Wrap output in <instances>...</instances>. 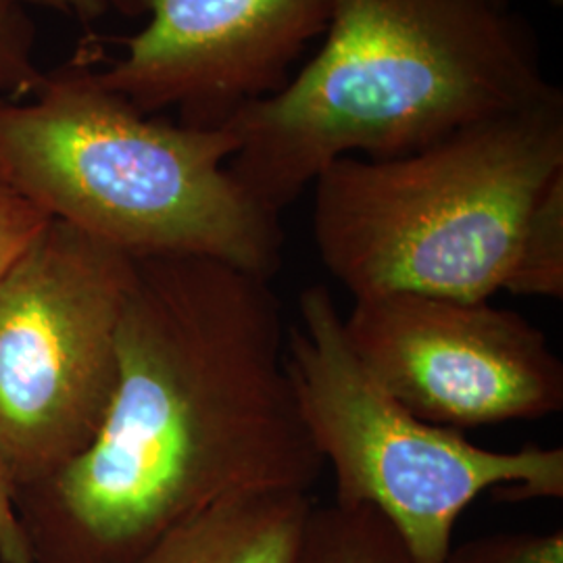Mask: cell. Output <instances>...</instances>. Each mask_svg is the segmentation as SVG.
<instances>
[{"mask_svg": "<svg viewBox=\"0 0 563 563\" xmlns=\"http://www.w3.org/2000/svg\"><path fill=\"white\" fill-rule=\"evenodd\" d=\"M272 280L201 257H142L118 384L74 462L13 493L30 563H134L228 497L311 493L325 470L286 374Z\"/></svg>", "mask_w": 563, "mask_h": 563, "instance_id": "1", "label": "cell"}, {"mask_svg": "<svg viewBox=\"0 0 563 563\" xmlns=\"http://www.w3.org/2000/svg\"><path fill=\"white\" fill-rule=\"evenodd\" d=\"M530 21L497 0H332L280 92L225 123L230 174L280 213L341 157L388 159L551 97Z\"/></svg>", "mask_w": 563, "mask_h": 563, "instance_id": "2", "label": "cell"}, {"mask_svg": "<svg viewBox=\"0 0 563 563\" xmlns=\"http://www.w3.org/2000/svg\"><path fill=\"white\" fill-rule=\"evenodd\" d=\"M230 128L144 115L86 63L0 101V169L53 220L142 257H201L272 280L282 216L236 180Z\"/></svg>", "mask_w": 563, "mask_h": 563, "instance_id": "3", "label": "cell"}, {"mask_svg": "<svg viewBox=\"0 0 563 563\" xmlns=\"http://www.w3.org/2000/svg\"><path fill=\"white\" fill-rule=\"evenodd\" d=\"M563 174V92L465 125L413 153L341 157L313 186V241L353 297L488 301L523 225Z\"/></svg>", "mask_w": 563, "mask_h": 563, "instance_id": "4", "label": "cell"}, {"mask_svg": "<svg viewBox=\"0 0 563 563\" xmlns=\"http://www.w3.org/2000/svg\"><path fill=\"white\" fill-rule=\"evenodd\" d=\"M286 374L302 423L334 474V504L372 507L413 563H444L463 511L499 499H562V446L493 451L423 422L351 351L332 292L313 284L286 328Z\"/></svg>", "mask_w": 563, "mask_h": 563, "instance_id": "5", "label": "cell"}, {"mask_svg": "<svg viewBox=\"0 0 563 563\" xmlns=\"http://www.w3.org/2000/svg\"><path fill=\"white\" fill-rule=\"evenodd\" d=\"M134 276V257L51 220L0 280V467L11 493L51 478L97 437Z\"/></svg>", "mask_w": 563, "mask_h": 563, "instance_id": "6", "label": "cell"}, {"mask_svg": "<svg viewBox=\"0 0 563 563\" xmlns=\"http://www.w3.org/2000/svg\"><path fill=\"white\" fill-rule=\"evenodd\" d=\"M342 325L363 367L423 422L462 432L562 411L563 362L518 311L393 292L353 299Z\"/></svg>", "mask_w": 563, "mask_h": 563, "instance_id": "7", "label": "cell"}, {"mask_svg": "<svg viewBox=\"0 0 563 563\" xmlns=\"http://www.w3.org/2000/svg\"><path fill=\"white\" fill-rule=\"evenodd\" d=\"M146 18L97 80L144 115L178 109L180 123L222 128L288 84L330 20L332 0H107Z\"/></svg>", "mask_w": 563, "mask_h": 563, "instance_id": "8", "label": "cell"}, {"mask_svg": "<svg viewBox=\"0 0 563 563\" xmlns=\"http://www.w3.org/2000/svg\"><path fill=\"white\" fill-rule=\"evenodd\" d=\"M309 493L228 497L172 528L134 563H299Z\"/></svg>", "mask_w": 563, "mask_h": 563, "instance_id": "9", "label": "cell"}, {"mask_svg": "<svg viewBox=\"0 0 563 563\" xmlns=\"http://www.w3.org/2000/svg\"><path fill=\"white\" fill-rule=\"evenodd\" d=\"M299 563H413L383 514L372 507H313Z\"/></svg>", "mask_w": 563, "mask_h": 563, "instance_id": "10", "label": "cell"}, {"mask_svg": "<svg viewBox=\"0 0 563 563\" xmlns=\"http://www.w3.org/2000/svg\"><path fill=\"white\" fill-rule=\"evenodd\" d=\"M504 290L562 301L563 174L549 181L523 225Z\"/></svg>", "mask_w": 563, "mask_h": 563, "instance_id": "11", "label": "cell"}, {"mask_svg": "<svg viewBox=\"0 0 563 563\" xmlns=\"http://www.w3.org/2000/svg\"><path fill=\"white\" fill-rule=\"evenodd\" d=\"M36 25L23 4L0 0V95L34 97L46 76L34 59Z\"/></svg>", "mask_w": 563, "mask_h": 563, "instance_id": "12", "label": "cell"}, {"mask_svg": "<svg viewBox=\"0 0 563 563\" xmlns=\"http://www.w3.org/2000/svg\"><path fill=\"white\" fill-rule=\"evenodd\" d=\"M444 563H563L562 528L551 532H499L453 544Z\"/></svg>", "mask_w": 563, "mask_h": 563, "instance_id": "13", "label": "cell"}, {"mask_svg": "<svg viewBox=\"0 0 563 563\" xmlns=\"http://www.w3.org/2000/svg\"><path fill=\"white\" fill-rule=\"evenodd\" d=\"M51 220L0 169V280Z\"/></svg>", "mask_w": 563, "mask_h": 563, "instance_id": "14", "label": "cell"}, {"mask_svg": "<svg viewBox=\"0 0 563 563\" xmlns=\"http://www.w3.org/2000/svg\"><path fill=\"white\" fill-rule=\"evenodd\" d=\"M0 563H30L27 544L13 505L11 484L0 467Z\"/></svg>", "mask_w": 563, "mask_h": 563, "instance_id": "15", "label": "cell"}, {"mask_svg": "<svg viewBox=\"0 0 563 563\" xmlns=\"http://www.w3.org/2000/svg\"><path fill=\"white\" fill-rule=\"evenodd\" d=\"M18 4H38L44 9H53L65 18L92 23L99 21L109 13L107 0H13Z\"/></svg>", "mask_w": 563, "mask_h": 563, "instance_id": "16", "label": "cell"}, {"mask_svg": "<svg viewBox=\"0 0 563 563\" xmlns=\"http://www.w3.org/2000/svg\"><path fill=\"white\" fill-rule=\"evenodd\" d=\"M551 7H562L563 0H547Z\"/></svg>", "mask_w": 563, "mask_h": 563, "instance_id": "17", "label": "cell"}, {"mask_svg": "<svg viewBox=\"0 0 563 563\" xmlns=\"http://www.w3.org/2000/svg\"><path fill=\"white\" fill-rule=\"evenodd\" d=\"M497 2H499V4H505V7H511V2H514V0H497Z\"/></svg>", "mask_w": 563, "mask_h": 563, "instance_id": "18", "label": "cell"}]
</instances>
